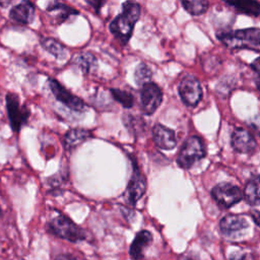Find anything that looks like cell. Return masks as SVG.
I'll list each match as a JSON object with an SVG mask.
<instances>
[{
    "mask_svg": "<svg viewBox=\"0 0 260 260\" xmlns=\"http://www.w3.org/2000/svg\"><path fill=\"white\" fill-rule=\"evenodd\" d=\"M231 260H253V258L246 253L236 252L231 256Z\"/></svg>",
    "mask_w": 260,
    "mask_h": 260,
    "instance_id": "obj_27",
    "label": "cell"
},
{
    "mask_svg": "<svg viewBox=\"0 0 260 260\" xmlns=\"http://www.w3.org/2000/svg\"><path fill=\"white\" fill-rule=\"evenodd\" d=\"M146 190V180L144 175L140 172L137 165L133 162V172L129 180L127 187V199L132 204L135 205L136 202L142 197Z\"/></svg>",
    "mask_w": 260,
    "mask_h": 260,
    "instance_id": "obj_10",
    "label": "cell"
},
{
    "mask_svg": "<svg viewBox=\"0 0 260 260\" xmlns=\"http://www.w3.org/2000/svg\"><path fill=\"white\" fill-rule=\"evenodd\" d=\"M91 136L90 131L85 130V129H71L69 130L65 137H64V145L66 148H73L79 145L80 143L84 142Z\"/></svg>",
    "mask_w": 260,
    "mask_h": 260,
    "instance_id": "obj_17",
    "label": "cell"
},
{
    "mask_svg": "<svg viewBox=\"0 0 260 260\" xmlns=\"http://www.w3.org/2000/svg\"><path fill=\"white\" fill-rule=\"evenodd\" d=\"M219 228L225 236H234L248 228L245 217L237 214H228L223 216L219 222Z\"/></svg>",
    "mask_w": 260,
    "mask_h": 260,
    "instance_id": "obj_13",
    "label": "cell"
},
{
    "mask_svg": "<svg viewBox=\"0 0 260 260\" xmlns=\"http://www.w3.org/2000/svg\"><path fill=\"white\" fill-rule=\"evenodd\" d=\"M0 103H1V93H0Z\"/></svg>",
    "mask_w": 260,
    "mask_h": 260,
    "instance_id": "obj_31",
    "label": "cell"
},
{
    "mask_svg": "<svg viewBox=\"0 0 260 260\" xmlns=\"http://www.w3.org/2000/svg\"><path fill=\"white\" fill-rule=\"evenodd\" d=\"M152 136L154 143L160 149L170 150L176 146L177 140L175 132L161 124L154 125L152 129Z\"/></svg>",
    "mask_w": 260,
    "mask_h": 260,
    "instance_id": "obj_12",
    "label": "cell"
},
{
    "mask_svg": "<svg viewBox=\"0 0 260 260\" xmlns=\"http://www.w3.org/2000/svg\"><path fill=\"white\" fill-rule=\"evenodd\" d=\"M56 260H76V259L68 255H60L59 257L56 258Z\"/></svg>",
    "mask_w": 260,
    "mask_h": 260,
    "instance_id": "obj_29",
    "label": "cell"
},
{
    "mask_svg": "<svg viewBox=\"0 0 260 260\" xmlns=\"http://www.w3.org/2000/svg\"><path fill=\"white\" fill-rule=\"evenodd\" d=\"M152 242V235L150 232L143 230L137 233L131 246H130V256L133 260H140L144 256V251Z\"/></svg>",
    "mask_w": 260,
    "mask_h": 260,
    "instance_id": "obj_14",
    "label": "cell"
},
{
    "mask_svg": "<svg viewBox=\"0 0 260 260\" xmlns=\"http://www.w3.org/2000/svg\"><path fill=\"white\" fill-rule=\"evenodd\" d=\"M0 214H1V208H0Z\"/></svg>",
    "mask_w": 260,
    "mask_h": 260,
    "instance_id": "obj_33",
    "label": "cell"
},
{
    "mask_svg": "<svg viewBox=\"0 0 260 260\" xmlns=\"http://www.w3.org/2000/svg\"><path fill=\"white\" fill-rule=\"evenodd\" d=\"M49 86L54 94L55 99L65 105L67 108H69L72 111L75 112H83L86 109V104L79 99L78 96L71 93L68 89H66L61 83H59L55 79L49 80Z\"/></svg>",
    "mask_w": 260,
    "mask_h": 260,
    "instance_id": "obj_9",
    "label": "cell"
},
{
    "mask_svg": "<svg viewBox=\"0 0 260 260\" xmlns=\"http://www.w3.org/2000/svg\"><path fill=\"white\" fill-rule=\"evenodd\" d=\"M87 3L94 6L95 9H100V7L104 4V2H94V1H87Z\"/></svg>",
    "mask_w": 260,
    "mask_h": 260,
    "instance_id": "obj_30",
    "label": "cell"
},
{
    "mask_svg": "<svg viewBox=\"0 0 260 260\" xmlns=\"http://www.w3.org/2000/svg\"><path fill=\"white\" fill-rule=\"evenodd\" d=\"M179 94L186 106L195 107L202 98V88L199 80L192 75L183 77L179 84Z\"/></svg>",
    "mask_w": 260,
    "mask_h": 260,
    "instance_id": "obj_7",
    "label": "cell"
},
{
    "mask_svg": "<svg viewBox=\"0 0 260 260\" xmlns=\"http://www.w3.org/2000/svg\"><path fill=\"white\" fill-rule=\"evenodd\" d=\"M226 4L233 6L237 11L252 15V16H257L260 15V3L256 1H237V2H226Z\"/></svg>",
    "mask_w": 260,
    "mask_h": 260,
    "instance_id": "obj_18",
    "label": "cell"
},
{
    "mask_svg": "<svg viewBox=\"0 0 260 260\" xmlns=\"http://www.w3.org/2000/svg\"><path fill=\"white\" fill-rule=\"evenodd\" d=\"M41 44H42V46L44 47L45 50H47L50 54L54 55L56 58L61 59L66 55L65 47L61 43L56 41L55 39H51V38L44 39L41 42Z\"/></svg>",
    "mask_w": 260,
    "mask_h": 260,
    "instance_id": "obj_20",
    "label": "cell"
},
{
    "mask_svg": "<svg viewBox=\"0 0 260 260\" xmlns=\"http://www.w3.org/2000/svg\"><path fill=\"white\" fill-rule=\"evenodd\" d=\"M243 196L250 205L260 204V176H255L247 182Z\"/></svg>",
    "mask_w": 260,
    "mask_h": 260,
    "instance_id": "obj_16",
    "label": "cell"
},
{
    "mask_svg": "<svg viewBox=\"0 0 260 260\" xmlns=\"http://www.w3.org/2000/svg\"><path fill=\"white\" fill-rule=\"evenodd\" d=\"M49 12L53 14L57 18L58 21H64L68 16L72 14H77L78 12L71 7H68L62 3H53L51 6L47 9Z\"/></svg>",
    "mask_w": 260,
    "mask_h": 260,
    "instance_id": "obj_19",
    "label": "cell"
},
{
    "mask_svg": "<svg viewBox=\"0 0 260 260\" xmlns=\"http://www.w3.org/2000/svg\"><path fill=\"white\" fill-rule=\"evenodd\" d=\"M249 125L250 127L256 131L257 133L260 134V114L254 116L250 121H249Z\"/></svg>",
    "mask_w": 260,
    "mask_h": 260,
    "instance_id": "obj_26",
    "label": "cell"
},
{
    "mask_svg": "<svg viewBox=\"0 0 260 260\" xmlns=\"http://www.w3.org/2000/svg\"><path fill=\"white\" fill-rule=\"evenodd\" d=\"M76 65L84 72L87 73L96 64V60L90 53H82L76 58Z\"/></svg>",
    "mask_w": 260,
    "mask_h": 260,
    "instance_id": "obj_24",
    "label": "cell"
},
{
    "mask_svg": "<svg viewBox=\"0 0 260 260\" xmlns=\"http://www.w3.org/2000/svg\"><path fill=\"white\" fill-rule=\"evenodd\" d=\"M35 15V6L32 3L25 1L21 2L14 7L11 8L9 12V16L15 22L20 24H27L29 23Z\"/></svg>",
    "mask_w": 260,
    "mask_h": 260,
    "instance_id": "obj_15",
    "label": "cell"
},
{
    "mask_svg": "<svg viewBox=\"0 0 260 260\" xmlns=\"http://www.w3.org/2000/svg\"><path fill=\"white\" fill-rule=\"evenodd\" d=\"M251 214H252V218L254 219L256 224L260 226V210H253Z\"/></svg>",
    "mask_w": 260,
    "mask_h": 260,
    "instance_id": "obj_28",
    "label": "cell"
},
{
    "mask_svg": "<svg viewBox=\"0 0 260 260\" xmlns=\"http://www.w3.org/2000/svg\"><path fill=\"white\" fill-rule=\"evenodd\" d=\"M251 66L256 73V84L260 89V58H257L256 60H254Z\"/></svg>",
    "mask_w": 260,
    "mask_h": 260,
    "instance_id": "obj_25",
    "label": "cell"
},
{
    "mask_svg": "<svg viewBox=\"0 0 260 260\" xmlns=\"http://www.w3.org/2000/svg\"><path fill=\"white\" fill-rule=\"evenodd\" d=\"M6 110L12 130L18 133L21 127L27 122L29 117L28 109L24 105H21L17 94L9 92L6 94Z\"/></svg>",
    "mask_w": 260,
    "mask_h": 260,
    "instance_id": "obj_5",
    "label": "cell"
},
{
    "mask_svg": "<svg viewBox=\"0 0 260 260\" xmlns=\"http://www.w3.org/2000/svg\"><path fill=\"white\" fill-rule=\"evenodd\" d=\"M141 8L136 2L127 1L122 5V12L111 22L110 30L122 44H127L132 36L135 23L140 16Z\"/></svg>",
    "mask_w": 260,
    "mask_h": 260,
    "instance_id": "obj_1",
    "label": "cell"
},
{
    "mask_svg": "<svg viewBox=\"0 0 260 260\" xmlns=\"http://www.w3.org/2000/svg\"><path fill=\"white\" fill-rule=\"evenodd\" d=\"M162 101L161 89L152 82L146 83L140 90V109L145 115H152Z\"/></svg>",
    "mask_w": 260,
    "mask_h": 260,
    "instance_id": "obj_8",
    "label": "cell"
},
{
    "mask_svg": "<svg viewBox=\"0 0 260 260\" xmlns=\"http://www.w3.org/2000/svg\"><path fill=\"white\" fill-rule=\"evenodd\" d=\"M218 39L231 49H248L260 52V28L250 27L218 35Z\"/></svg>",
    "mask_w": 260,
    "mask_h": 260,
    "instance_id": "obj_2",
    "label": "cell"
},
{
    "mask_svg": "<svg viewBox=\"0 0 260 260\" xmlns=\"http://www.w3.org/2000/svg\"><path fill=\"white\" fill-rule=\"evenodd\" d=\"M204 156L205 148L202 140L197 136H191L184 141L179 151L177 162L181 168L189 169Z\"/></svg>",
    "mask_w": 260,
    "mask_h": 260,
    "instance_id": "obj_4",
    "label": "cell"
},
{
    "mask_svg": "<svg viewBox=\"0 0 260 260\" xmlns=\"http://www.w3.org/2000/svg\"><path fill=\"white\" fill-rule=\"evenodd\" d=\"M187 260H193V259H187Z\"/></svg>",
    "mask_w": 260,
    "mask_h": 260,
    "instance_id": "obj_32",
    "label": "cell"
},
{
    "mask_svg": "<svg viewBox=\"0 0 260 260\" xmlns=\"http://www.w3.org/2000/svg\"><path fill=\"white\" fill-rule=\"evenodd\" d=\"M211 196L218 205L223 208H230L242 200V190L231 183H219L211 190Z\"/></svg>",
    "mask_w": 260,
    "mask_h": 260,
    "instance_id": "obj_6",
    "label": "cell"
},
{
    "mask_svg": "<svg viewBox=\"0 0 260 260\" xmlns=\"http://www.w3.org/2000/svg\"><path fill=\"white\" fill-rule=\"evenodd\" d=\"M111 93H112L113 98L118 103H120L124 108H131L133 106L134 100H133L132 94L129 91L118 89V88H112Z\"/></svg>",
    "mask_w": 260,
    "mask_h": 260,
    "instance_id": "obj_23",
    "label": "cell"
},
{
    "mask_svg": "<svg viewBox=\"0 0 260 260\" xmlns=\"http://www.w3.org/2000/svg\"><path fill=\"white\" fill-rule=\"evenodd\" d=\"M232 147L240 153H251L256 149L257 143L253 135L246 129L237 128L232 133Z\"/></svg>",
    "mask_w": 260,
    "mask_h": 260,
    "instance_id": "obj_11",
    "label": "cell"
},
{
    "mask_svg": "<svg viewBox=\"0 0 260 260\" xmlns=\"http://www.w3.org/2000/svg\"><path fill=\"white\" fill-rule=\"evenodd\" d=\"M182 5L185 10L192 15H200L207 10L208 2L204 0H193V1H182Z\"/></svg>",
    "mask_w": 260,
    "mask_h": 260,
    "instance_id": "obj_21",
    "label": "cell"
},
{
    "mask_svg": "<svg viewBox=\"0 0 260 260\" xmlns=\"http://www.w3.org/2000/svg\"><path fill=\"white\" fill-rule=\"evenodd\" d=\"M49 229L58 237L71 242H77L84 239L83 231L69 217L60 212H57L50 219Z\"/></svg>",
    "mask_w": 260,
    "mask_h": 260,
    "instance_id": "obj_3",
    "label": "cell"
},
{
    "mask_svg": "<svg viewBox=\"0 0 260 260\" xmlns=\"http://www.w3.org/2000/svg\"><path fill=\"white\" fill-rule=\"evenodd\" d=\"M151 76H152L151 70L146 64L140 63L136 67L135 73H134V78H135V81L138 85L143 86L144 84L149 83L150 79H151Z\"/></svg>",
    "mask_w": 260,
    "mask_h": 260,
    "instance_id": "obj_22",
    "label": "cell"
}]
</instances>
